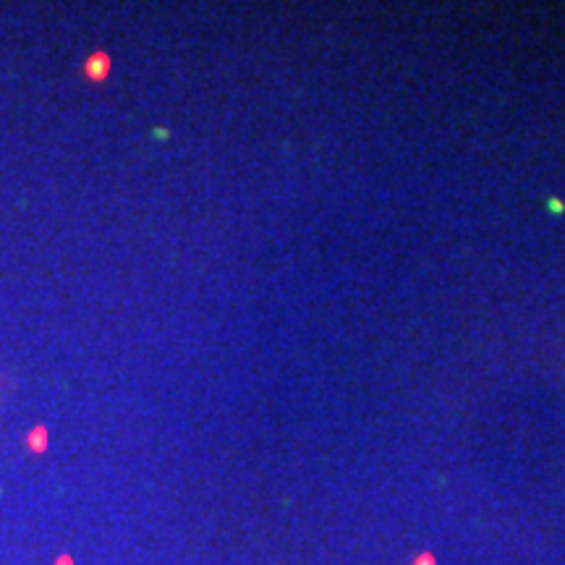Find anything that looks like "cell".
Wrapping results in <instances>:
<instances>
[{"mask_svg":"<svg viewBox=\"0 0 565 565\" xmlns=\"http://www.w3.org/2000/svg\"><path fill=\"white\" fill-rule=\"evenodd\" d=\"M107 71H110V60H107L105 53H92V55L86 58V63H84L86 79H92V81H102V79L107 77Z\"/></svg>","mask_w":565,"mask_h":565,"instance_id":"obj_1","label":"cell"},{"mask_svg":"<svg viewBox=\"0 0 565 565\" xmlns=\"http://www.w3.org/2000/svg\"><path fill=\"white\" fill-rule=\"evenodd\" d=\"M29 442H32V448H34V451H39V448H45V430H42V427H37V430L32 432V437H29Z\"/></svg>","mask_w":565,"mask_h":565,"instance_id":"obj_2","label":"cell"}]
</instances>
